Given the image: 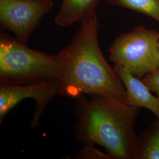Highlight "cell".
I'll list each match as a JSON object with an SVG mask.
<instances>
[{
	"mask_svg": "<svg viewBox=\"0 0 159 159\" xmlns=\"http://www.w3.org/2000/svg\"><path fill=\"white\" fill-rule=\"evenodd\" d=\"M81 23L71 43L58 54L63 66L58 95L75 98L83 94L100 95L127 103L125 87L100 47L97 12Z\"/></svg>",
	"mask_w": 159,
	"mask_h": 159,
	"instance_id": "cell-1",
	"label": "cell"
},
{
	"mask_svg": "<svg viewBox=\"0 0 159 159\" xmlns=\"http://www.w3.org/2000/svg\"><path fill=\"white\" fill-rule=\"evenodd\" d=\"M74 125L78 143L102 146L112 159H136L135 125L139 108L117 98L84 94L76 98Z\"/></svg>",
	"mask_w": 159,
	"mask_h": 159,
	"instance_id": "cell-2",
	"label": "cell"
},
{
	"mask_svg": "<svg viewBox=\"0 0 159 159\" xmlns=\"http://www.w3.org/2000/svg\"><path fill=\"white\" fill-rule=\"evenodd\" d=\"M63 66L55 56L30 48L27 43L0 34V84H29L60 81Z\"/></svg>",
	"mask_w": 159,
	"mask_h": 159,
	"instance_id": "cell-3",
	"label": "cell"
},
{
	"mask_svg": "<svg viewBox=\"0 0 159 159\" xmlns=\"http://www.w3.org/2000/svg\"><path fill=\"white\" fill-rule=\"evenodd\" d=\"M159 33L138 26L119 35L110 48V60L141 79L158 68Z\"/></svg>",
	"mask_w": 159,
	"mask_h": 159,
	"instance_id": "cell-4",
	"label": "cell"
},
{
	"mask_svg": "<svg viewBox=\"0 0 159 159\" xmlns=\"http://www.w3.org/2000/svg\"><path fill=\"white\" fill-rule=\"evenodd\" d=\"M54 6L52 0H0V23L25 43L42 18Z\"/></svg>",
	"mask_w": 159,
	"mask_h": 159,
	"instance_id": "cell-5",
	"label": "cell"
},
{
	"mask_svg": "<svg viewBox=\"0 0 159 159\" xmlns=\"http://www.w3.org/2000/svg\"><path fill=\"white\" fill-rule=\"evenodd\" d=\"M58 90L59 81L29 84H0V123L22 100L32 98L36 106L30 125L37 128L47 106L58 95Z\"/></svg>",
	"mask_w": 159,
	"mask_h": 159,
	"instance_id": "cell-6",
	"label": "cell"
},
{
	"mask_svg": "<svg viewBox=\"0 0 159 159\" xmlns=\"http://www.w3.org/2000/svg\"><path fill=\"white\" fill-rule=\"evenodd\" d=\"M114 69L125 85L127 104L137 108H147L159 119V98L154 96L142 80L127 69L114 66Z\"/></svg>",
	"mask_w": 159,
	"mask_h": 159,
	"instance_id": "cell-7",
	"label": "cell"
},
{
	"mask_svg": "<svg viewBox=\"0 0 159 159\" xmlns=\"http://www.w3.org/2000/svg\"><path fill=\"white\" fill-rule=\"evenodd\" d=\"M100 0H63L55 19L58 25L66 27L75 22H82L96 12Z\"/></svg>",
	"mask_w": 159,
	"mask_h": 159,
	"instance_id": "cell-8",
	"label": "cell"
},
{
	"mask_svg": "<svg viewBox=\"0 0 159 159\" xmlns=\"http://www.w3.org/2000/svg\"><path fill=\"white\" fill-rule=\"evenodd\" d=\"M136 159H159V119L138 137Z\"/></svg>",
	"mask_w": 159,
	"mask_h": 159,
	"instance_id": "cell-9",
	"label": "cell"
},
{
	"mask_svg": "<svg viewBox=\"0 0 159 159\" xmlns=\"http://www.w3.org/2000/svg\"><path fill=\"white\" fill-rule=\"evenodd\" d=\"M108 3L142 13L159 23V0H104Z\"/></svg>",
	"mask_w": 159,
	"mask_h": 159,
	"instance_id": "cell-10",
	"label": "cell"
},
{
	"mask_svg": "<svg viewBox=\"0 0 159 159\" xmlns=\"http://www.w3.org/2000/svg\"><path fill=\"white\" fill-rule=\"evenodd\" d=\"M77 159H112L107 153H103L95 148L94 144H87L84 145L75 154Z\"/></svg>",
	"mask_w": 159,
	"mask_h": 159,
	"instance_id": "cell-11",
	"label": "cell"
},
{
	"mask_svg": "<svg viewBox=\"0 0 159 159\" xmlns=\"http://www.w3.org/2000/svg\"><path fill=\"white\" fill-rule=\"evenodd\" d=\"M142 81L150 91L155 93L159 98V69L146 74Z\"/></svg>",
	"mask_w": 159,
	"mask_h": 159,
	"instance_id": "cell-12",
	"label": "cell"
},
{
	"mask_svg": "<svg viewBox=\"0 0 159 159\" xmlns=\"http://www.w3.org/2000/svg\"><path fill=\"white\" fill-rule=\"evenodd\" d=\"M158 69H159V62H158Z\"/></svg>",
	"mask_w": 159,
	"mask_h": 159,
	"instance_id": "cell-13",
	"label": "cell"
}]
</instances>
